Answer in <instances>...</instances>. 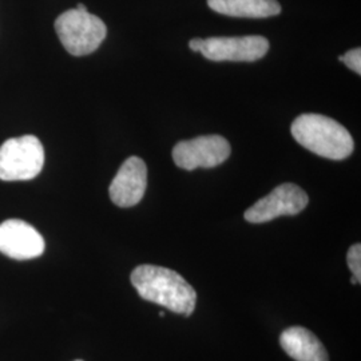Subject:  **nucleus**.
I'll list each match as a JSON object with an SVG mask.
<instances>
[{
  "instance_id": "obj_1",
  "label": "nucleus",
  "mask_w": 361,
  "mask_h": 361,
  "mask_svg": "<svg viewBox=\"0 0 361 361\" xmlns=\"http://www.w3.org/2000/svg\"><path fill=\"white\" fill-rule=\"evenodd\" d=\"M130 280L146 301L183 316H190L195 310L197 293L177 271L164 267L140 265L133 271Z\"/></svg>"
},
{
  "instance_id": "obj_2",
  "label": "nucleus",
  "mask_w": 361,
  "mask_h": 361,
  "mask_svg": "<svg viewBox=\"0 0 361 361\" xmlns=\"http://www.w3.org/2000/svg\"><path fill=\"white\" fill-rule=\"evenodd\" d=\"M292 135L302 147L324 158H348L355 142L348 130L337 121L322 114H302L292 123Z\"/></svg>"
},
{
  "instance_id": "obj_3",
  "label": "nucleus",
  "mask_w": 361,
  "mask_h": 361,
  "mask_svg": "<svg viewBox=\"0 0 361 361\" xmlns=\"http://www.w3.org/2000/svg\"><path fill=\"white\" fill-rule=\"evenodd\" d=\"M55 31L63 47L74 56H83L95 51L107 35V28L102 19L77 8L58 16Z\"/></svg>"
},
{
  "instance_id": "obj_4",
  "label": "nucleus",
  "mask_w": 361,
  "mask_h": 361,
  "mask_svg": "<svg viewBox=\"0 0 361 361\" xmlns=\"http://www.w3.org/2000/svg\"><path fill=\"white\" fill-rule=\"evenodd\" d=\"M44 165L43 145L34 135L11 138L0 146V180L35 178Z\"/></svg>"
},
{
  "instance_id": "obj_5",
  "label": "nucleus",
  "mask_w": 361,
  "mask_h": 361,
  "mask_svg": "<svg viewBox=\"0 0 361 361\" xmlns=\"http://www.w3.org/2000/svg\"><path fill=\"white\" fill-rule=\"evenodd\" d=\"M231 145L221 135H202L180 141L173 149V161L185 170L216 168L231 155Z\"/></svg>"
},
{
  "instance_id": "obj_6",
  "label": "nucleus",
  "mask_w": 361,
  "mask_h": 361,
  "mask_svg": "<svg viewBox=\"0 0 361 361\" xmlns=\"http://www.w3.org/2000/svg\"><path fill=\"white\" fill-rule=\"evenodd\" d=\"M308 202L310 197L301 188L295 183H283L249 207L245 219L252 224H264L281 216H296Z\"/></svg>"
},
{
  "instance_id": "obj_7",
  "label": "nucleus",
  "mask_w": 361,
  "mask_h": 361,
  "mask_svg": "<svg viewBox=\"0 0 361 361\" xmlns=\"http://www.w3.org/2000/svg\"><path fill=\"white\" fill-rule=\"evenodd\" d=\"M268 39L259 35L202 39L200 52L214 62H255L267 55Z\"/></svg>"
},
{
  "instance_id": "obj_8",
  "label": "nucleus",
  "mask_w": 361,
  "mask_h": 361,
  "mask_svg": "<svg viewBox=\"0 0 361 361\" xmlns=\"http://www.w3.org/2000/svg\"><path fill=\"white\" fill-rule=\"evenodd\" d=\"M40 233L22 219H7L0 224V252L13 259H32L44 252Z\"/></svg>"
},
{
  "instance_id": "obj_9",
  "label": "nucleus",
  "mask_w": 361,
  "mask_h": 361,
  "mask_svg": "<svg viewBox=\"0 0 361 361\" xmlns=\"http://www.w3.org/2000/svg\"><path fill=\"white\" fill-rule=\"evenodd\" d=\"M146 164L138 157H130L118 170L109 188V194L116 207H135L141 202L146 192Z\"/></svg>"
},
{
  "instance_id": "obj_10",
  "label": "nucleus",
  "mask_w": 361,
  "mask_h": 361,
  "mask_svg": "<svg viewBox=\"0 0 361 361\" xmlns=\"http://www.w3.org/2000/svg\"><path fill=\"white\" fill-rule=\"evenodd\" d=\"M285 352L296 361H329L326 349L307 328L292 326L280 336Z\"/></svg>"
},
{
  "instance_id": "obj_11",
  "label": "nucleus",
  "mask_w": 361,
  "mask_h": 361,
  "mask_svg": "<svg viewBox=\"0 0 361 361\" xmlns=\"http://www.w3.org/2000/svg\"><path fill=\"white\" fill-rule=\"evenodd\" d=\"M207 6L216 13L234 18H269L281 13L277 0H207Z\"/></svg>"
},
{
  "instance_id": "obj_12",
  "label": "nucleus",
  "mask_w": 361,
  "mask_h": 361,
  "mask_svg": "<svg viewBox=\"0 0 361 361\" xmlns=\"http://www.w3.org/2000/svg\"><path fill=\"white\" fill-rule=\"evenodd\" d=\"M349 269L353 273V277L357 280V283H361V245L360 244H355L350 246L348 250Z\"/></svg>"
},
{
  "instance_id": "obj_13",
  "label": "nucleus",
  "mask_w": 361,
  "mask_h": 361,
  "mask_svg": "<svg viewBox=\"0 0 361 361\" xmlns=\"http://www.w3.org/2000/svg\"><path fill=\"white\" fill-rule=\"evenodd\" d=\"M343 63L348 66L352 71H355L357 75L361 74V50L360 49H353L347 52L345 55H341L338 58Z\"/></svg>"
},
{
  "instance_id": "obj_14",
  "label": "nucleus",
  "mask_w": 361,
  "mask_h": 361,
  "mask_svg": "<svg viewBox=\"0 0 361 361\" xmlns=\"http://www.w3.org/2000/svg\"><path fill=\"white\" fill-rule=\"evenodd\" d=\"M201 44H202V38H193L189 42V47L194 52H200Z\"/></svg>"
},
{
  "instance_id": "obj_15",
  "label": "nucleus",
  "mask_w": 361,
  "mask_h": 361,
  "mask_svg": "<svg viewBox=\"0 0 361 361\" xmlns=\"http://www.w3.org/2000/svg\"><path fill=\"white\" fill-rule=\"evenodd\" d=\"M77 10H79V11H87L86 6H85V4H82V3H79V4H78Z\"/></svg>"
},
{
  "instance_id": "obj_16",
  "label": "nucleus",
  "mask_w": 361,
  "mask_h": 361,
  "mask_svg": "<svg viewBox=\"0 0 361 361\" xmlns=\"http://www.w3.org/2000/svg\"><path fill=\"white\" fill-rule=\"evenodd\" d=\"M350 283H352V284H359V283H357V280H356L355 277H352V279H350Z\"/></svg>"
},
{
  "instance_id": "obj_17",
  "label": "nucleus",
  "mask_w": 361,
  "mask_h": 361,
  "mask_svg": "<svg viewBox=\"0 0 361 361\" xmlns=\"http://www.w3.org/2000/svg\"><path fill=\"white\" fill-rule=\"evenodd\" d=\"M75 361H83V360H75Z\"/></svg>"
}]
</instances>
